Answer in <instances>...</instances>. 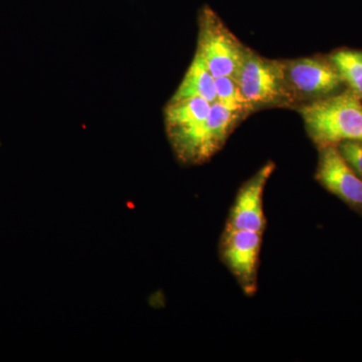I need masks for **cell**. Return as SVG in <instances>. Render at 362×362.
I'll list each match as a JSON object with an SVG mask.
<instances>
[{"label": "cell", "mask_w": 362, "mask_h": 362, "mask_svg": "<svg viewBox=\"0 0 362 362\" xmlns=\"http://www.w3.org/2000/svg\"><path fill=\"white\" fill-rule=\"evenodd\" d=\"M296 109L317 148L343 141L362 142V100L351 90Z\"/></svg>", "instance_id": "6da1fadb"}, {"label": "cell", "mask_w": 362, "mask_h": 362, "mask_svg": "<svg viewBox=\"0 0 362 362\" xmlns=\"http://www.w3.org/2000/svg\"><path fill=\"white\" fill-rule=\"evenodd\" d=\"M347 89L362 100V52L356 49H337L329 54Z\"/></svg>", "instance_id": "8fae6325"}, {"label": "cell", "mask_w": 362, "mask_h": 362, "mask_svg": "<svg viewBox=\"0 0 362 362\" xmlns=\"http://www.w3.org/2000/svg\"><path fill=\"white\" fill-rule=\"evenodd\" d=\"M235 80L254 112L265 108H294L281 59L265 58L247 47Z\"/></svg>", "instance_id": "3957f363"}, {"label": "cell", "mask_w": 362, "mask_h": 362, "mask_svg": "<svg viewBox=\"0 0 362 362\" xmlns=\"http://www.w3.org/2000/svg\"><path fill=\"white\" fill-rule=\"evenodd\" d=\"M216 101L228 108L246 112L251 115L252 107L247 103L237 80L230 77L216 78Z\"/></svg>", "instance_id": "7c38bea8"}, {"label": "cell", "mask_w": 362, "mask_h": 362, "mask_svg": "<svg viewBox=\"0 0 362 362\" xmlns=\"http://www.w3.org/2000/svg\"><path fill=\"white\" fill-rule=\"evenodd\" d=\"M211 103L202 98L168 102L164 123L176 158L185 165L209 160L206 156V121Z\"/></svg>", "instance_id": "7a4b0ae2"}, {"label": "cell", "mask_w": 362, "mask_h": 362, "mask_svg": "<svg viewBox=\"0 0 362 362\" xmlns=\"http://www.w3.org/2000/svg\"><path fill=\"white\" fill-rule=\"evenodd\" d=\"M190 98H202L211 104L216 102V78L197 54H194L180 85L168 102Z\"/></svg>", "instance_id": "30bf717a"}, {"label": "cell", "mask_w": 362, "mask_h": 362, "mask_svg": "<svg viewBox=\"0 0 362 362\" xmlns=\"http://www.w3.org/2000/svg\"><path fill=\"white\" fill-rule=\"evenodd\" d=\"M275 168L274 162H268L242 185L226 221V230L264 233L267 226L263 209L264 190Z\"/></svg>", "instance_id": "ba28073f"}, {"label": "cell", "mask_w": 362, "mask_h": 362, "mask_svg": "<svg viewBox=\"0 0 362 362\" xmlns=\"http://www.w3.org/2000/svg\"><path fill=\"white\" fill-rule=\"evenodd\" d=\"M281 65L294 108L338 94L344 86L337 68L328 58L281 59Z\"/></svg>", "instance_id": "5b68a950"}, {"label": "cell", "mask_w": 362, "mask_h": 362, "mask_svg": "<svg viewBox=\"0 0 362 362\" xmlns=\"http://www.w3.org/2000/svg\"><path fill=\"white\" fill-rule=\"evenodd\" d=\"M247 49L211 6L202 7L195 54L214 78H237Z\"/></svg>", "instance_id": "277c9868"}, {"label": "cell", "mask_w": 362, "mask_h": 362, "mask_svg": "<svg viewBox=\"0 0 362 362\" xmlns=\"http://www.w3.org/2000/svg\"><path fill=\"white\" fill-rule=\"evenodd\" d=\"M315 178L330 194L362 214V178L343 158L337 145L318 148Z\"/></svg>", "instance_id": "52a82bcc"}, {"label": "cell", "mask_w": 362, "mask_h": 362, "mask_svg": "<svg viewBox=\"0 0 362 362\" xmlns=\"http://www.w3.org/2000/svg\"><path fill=\"white\" fill-rule=\"evenodd\" d=\"M247 116L246 112L228 108L218 101L211 104L206 121V150L209 160L223 148L228 136Z\"/></svg>", "instance_id": "9c48e42d"}, {"label": "cell", "mask_w": 362, "mask_h": 362, "mask_svg": "<svg viewBox=\"0 0 362 362\" xmlns=\"http://www.w3.org/2000/svg\"><path fill=\"white\" fill-rule=\"evenodd\" d=\"M262 237L263 233H261L226 228L221 235V261L247 296H252L258 289Z\"/></svg>", "instance_id": "8992f818"}, {"label": "cell", "mask_w": 362, "mask_h": 362, "mask_svg": "<svg viewBox=\"0 0 362 362\" xmlns=\"http://www.w3.org/2000/svg\"><path fill=\"white\" fill-rule=\"evenodd\" d=\"M337 146L350 168L362 178V142L343 141Z\"/></svg>", "instance_id": "4fadbf2b"}]
</instances>
